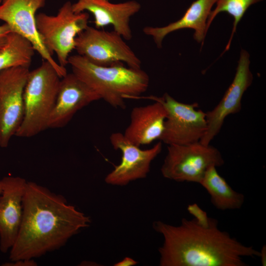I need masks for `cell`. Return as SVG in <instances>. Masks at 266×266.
I'll return each mask as SVG.
<instances>
[{"label": "cell", "instance_id": "1", "mask_svg": "<svg viewBox=\"0 0 266 266\" xmlns=\"http://www.w3.org/2000/svg\"><path fill=\"white\" fill-rule=\"evenodd\" d=\"M90 223L89 216L68 204L62 195L27 181L22 221L9 259H34L56 250Z\"/></svg>", "mask_w": 266, "mask_h": 266}, {"label": "cell", "instance_id": "2", "mask_svg": "<svg viewBox=\"0 0 266 266\" xmlns=\"http://www.w3.org/2000/svg\"><path fill=\"white\" fill-rule=\"evenodd\" d=\"M218 223L212 218L207 227L194 218H183L177 226L154 221L153 228L164 238L159 248L160 266H246L242 257H260V251L221 231Z\"/></svg>", "mask_w": 266, "mask_h": 266}, {"label": "cell", "instance_id": "3", "mask_svg": "<svg viewBox=\"0 0 266 266\" xmlns=\"http://www.w3.org/2000/svg\"><path fill=\"white\" fill-rule=\"evenodd\" d=\"M72 72L96 92L100 99L116 108L125 109V100L137 99L149 85V77L141 68L124 64L100 66L78 54L69 56Z\"/></svg>", "mask_w": 266, "mask_h": 266}, {"label": "cell", "instance_id": "4", "mask_svg": "<svg viewBox=\"0 0 266 266\" xmlns=\"http://www.w3.org/2000/svg\"><path fill=\"white\" fill-rule=\"evenodd\" d=\"M60 78L57 71L46 61L30 71L23 93L24 116L15 136L31 137L48 129Z\"/></svg>", "mask_w": 266, "mask_h": 266}, {"label": "cell", "instance_id": "5", "mask_svg": "<svg viewBox=\"0 0 266 266\" xmlns=\"http://www.w3.org/2000/svg\"><path fill=\"white\" fill-rule=\"evenodd\" d=\"M72 4L70 1L65 2L56 15H36V28L43 44L52 55L55 54L58 64L64 67L75 49L76 36L89 26L88 13L74 12Z\"/></svg>", "mask_w": 266, "mask_h": 266}, {"label": "cell", "instance_id": "6", "mask_svg": "<svg viewBox=\"0 0 266 266\" xmlns=\"http://www.w3.org/2000/svg\"><path fill=\"white\" fill-rule=\"evenodd\" d=\"M224 160L215 147L200 141L184 145H169L161 168L162 175L176 182L200 183L211 166H221Z\"/></svg>", "mask_w": 266, "mask_h": 266}, {"label": "cell", "instance_id": "7", "mask_svg": "<svg viewBox=\"0 0 266 266\" xmlns=\"http://www.w3.org/2000/svg\"><path fill=\"white\" fill-rule=\"evenodd\" d=\"M77 54L100 66L126 64L141 68V62L124 38L114 31H106L88 26L75 38Z\"/></svg>", "mask_w": 266, "mask_h": 266}, {"label": "cell", "instance_id": "8", "mask_svg": "<svg viewBox=\"0 0 266 266\" xmlns=\"http://www.w3.org/2000/svg\"><path fill=\"white\" fill-rule=\"evenodd\" d=\"M146 98L161 102L167 111L161 141L167 145L187 144L200 141L205 135L207 128L206 113L197 109V103H184L167 93L162 97Z\"/></svg>", "mask_w": 266, "mask_h": 266}, {"label": "cell", "instance_id": "9", "mask_svg": "<svg viewBox=\"0 0 266 266\" xmlns=\"http://www.w3.org/2000/svg\"><path fill=\"white\" fill-rule=\"evenodd\" d=\"M29 66L0 71V147H6L20 127L24 114L23 93Z\"/></svg>", "mask_w": 266, "mask_h": 266}, {"label": "cell", "instance_id": "10", "mask_svg": "<svg viewBox=\"0 0 266 266\" xmlns=\"http://www.w3.org/2000/svg\"><path fill=\"white\" fill-rule=\"evenodd\" d=\"M46 0H2L0 3V20L4 22L11 32L28 40L34 50L50 63L62 78L67 71L52 57L43 44L36 25V13L45 6Z\"/></svg>", "mask_w": 266, "mask_h": 266}, {"label": "cell", "instance_id": "11", "mask_svg": "<svg viewBox=\"0 0 266 266\" xmlns=\"http://www.w3.org/2000/svg\"><path fill=\"white\" fill-rule=\"evenodd\" d=\"M109 139L113 148L122 153L121 163L105 178V182L111 185L125 186L132 181L145 178L151 162L162 149V141L149 149H141L119 132L112 133Z\"/></svg>", "mask_w": 266, "mask_h": 266}, {"label": "cell", "instance_id": "12", "mask_svg": "<svg viewBox=\"0 0 266 266\" xmlns=\"http://www.w3.org/2000/svg\"><path fill=\"white\" fill-rule=\"evenodd\" d=\"M250 63L249 53L242 49L232 83L219 103L212 110L206 113L207 128L200 141L202 144H210L220 132L226 117L241 110L243 95L253 80Z\"/></svg>", "mask_w": 266, "mask_h": 266}, {"label": "cell", "instance_id": "13", "mask_svg": "<svg viewBox=\"0 0 266 266\" xmlns=\"http://www.w3.org/2000/svg\"><path fill=\"white\" fill-rule=\"evenodd\" d=\"M0 195V250L7 253L17 237L23 215V199L27 181L19 176L1 180Z\"/></svg>", "mask_w": 266, "mask_h": 266}, {"label": "cell", "instance_id": "14", "mask_svg": "<svg viewBox=\"0 0 266 266\" xmlns=\"http://www.w3.org/2000/svg\"><path fill=\"white\" fill-rule=\"evenodd\" d=\"M100 99L96 92L73 72L67 73L61 78L48 128L66 126L78 111Z\"/></svg>", "mask_w": 266, "mask_h": 266}, {"label": "cell", "instance_id": "15", "mask_svg": "<svg viewBox=\"0 0 266 266\" xmlns=\"http://www.w3.org/2000/svg\"><path fill=\"white\" fill-rule=\"evenodd\" d=\"M72 7L76 13L87 11L91 13L95 28L111 26L113 31L129 40L133 37L131 18L139 11L141 5L134 0L119 3H112L108 0H78L72 4Z\"/></svg>", "mask_w": 266, "mask_h": 266}, {"label": "cell", "instance_id": "16", "mask_svg": "<svg viewBox=\"0 0 266 266\" xmlns=\"http://www.w3.org/2000/svg\"><path fill=\"white\" fill-rule=\"evenodd\" d=\"M154 101L132 110L130 123L123 134L138 146L160 140L164 132L167 111L161 102Z\"/></svg>", "mask_w": 266, "mask_h": 266}, {"label": "cell", "instance_id": "17", "mask_svg": "<svg viewBox=\"0 0 266 266\" xmlns=\"http://www.w3.org/2000/svg\"><path fill=\"white\" fill-rule=\"evenodd\" d=\"M217 0H196L178 20L161 27L146 26L143 29V32L152 37L157 46L160 48L163 39L168 34L179 30L191 29L195 30L194 38L202 45L208 30L207 20Z\"/></svg>", "mask_w": 266, "mask_h": 266}, {"label": "cell", "instance_id": "18", "mask_svg": "<svg viewBox=\"0 0 266 266\" xmlns=\"http://www.w3.org/2000/svg\"><path fill=\"white\" fill-rule=\"evenodd\" d=\"M215 166L205 172L200 184L210 196L211 202L218 209L234 210L241 208L244 196L235 191L221 176Z\"/></svg>", "mask_w": 266, "mask_h": 266}, {"label": "cell", "instance_id": "19", "mask_svg": "<svg viewBox=\"0 0 266 266\" xmlns=\"http://www.w3.org/2000/svg\"><path fill=\"white\" fill-rule=\"evenodd\" d=\"M34 51L28 40L11 32L0 49V71L16 66L30 67Z\"/></svg>", "mask_w": 266, "mask_h": 266}, {"label": "cell", "instance_id": "20", "mask_svg": "<svg viewBox=\"0 0 266 266\" xmlns=\"http://www.w3.org/2000/svg\"><path fill=\"white\" fill-rule=\"evenodd\" d=\"M263 0H217L216 6L210 12L207 20V28L208 30L210 24L215 17L220 12H226L234 19L233 28L230 38L224 52L228 51L231 46L237 26L242 18L248 8L252 5Z\"/></svg>", "mask_w": 266, "mask_h": 266}, {"label": "cell", "instance_id": "21", "mask_svg": "<svg viewBox=\"0 0 266 266\" xmlns=\"http://www.w3.org/2000/svg\"><path fill=\"white\" fill-rule=\"evenodd\" d=\"M187 210L195 217L194 219L199 225L204 227L209 226L211 218L207 216V213L200 208L198 204L195 203L189 204Z\"/></svg>", "mask_w": 266, "mask_h": 266}, {"label": "cell", "instance_id": "22", "mask_svg": "<svg viewBox=\"0 0 266 266\" xmlns=\"http://www.w3.org/2000/svg\"><path fill=\"white\" fill-rule=\"evenodd\" d=\"M2 265L4 266H36L37 264L33 259H23L10 261Z\"/></svg>", "mask_w": 266, "mask_h": 266}, {"label": "cell", "instance_id": "23", "mask_svg": "<svg viewBox=\"0 0 266 266\" xmlns=\"http://www.w3.org/2000/svg\"><path fill=\"white\" fill-rule=\"evenodd\" d=\"M10 32V28L6 24L0 25V49L4 45L7 36Z\"/></svg>", "mask_w": 266, "mask_h": 266}, {"label": "cell", "instance_id": "24", "mask_svg": "<svg viewBox=\"0 0 266 266\" xmlns=\"http://www.w3.org/2000/svg\"><path fill=\"white\" fill-rule=\"evenodd\" d=\"M138 262L131 258L126 257L122 261L115 264L114 266H132L136 265Z\"/></svg>", "mask_w": 266, "mask_h": 266}, {"label": "cell", "instance_id": "25", "mask_svg": "<svg viewBox=\"0 0 266 266\" xmlns=\"http://www.w3.org/2000/svg\"><path fill=\"white\" fill-rule=\"evenodd\" d=\"M260 252V256L261 260V263L262 266H265L266 265V245H264L262 248Z\"/></svg>", "mask_w": 266, "mask_h": 266}, {"label": "cell", "instance_id": "26", "mask_svg": "<svg viewBox=\"0 0 266 266\" xmlns=\"http://www.w3.org/2000/svg\"><path fill=\"white\" fill-rule=\"evenodd\" d=\"M1 191H2V184H1V180H0V195L1 193Z\"/></svg>", "mask_w": 266, "mask_h": 266}, {"label": "cell", "instance_id": "27", "mask_svg": "<svg viewBox=\"0 0 266 266\" xmlns=\"http://www.w3.org/2000/svg\"><path fill=\"white\" fill-rule=\"evenodd\" d=\"M2 0H0V3L1 2Z\"/></svg>", "mask_w": 266, "mask_h": 266}, {"label": "cell", "instance_id": "28", "mask_svg": "<svg viewBox=\"0 0 266 266\" xmlns=\"http://www.w3.org/2000/svg\"></svg>", "mask_w": 266, "mask_h": 266}]
</instances>
